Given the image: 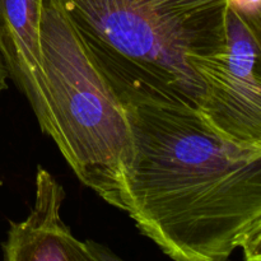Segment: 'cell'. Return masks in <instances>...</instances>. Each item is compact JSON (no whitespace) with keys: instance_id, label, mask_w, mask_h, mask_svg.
Returning a JSON list of instances; mask_svg holds the SVG:
<instances>
[{"instance_id":"6da1fadb","label":"cell","mask_w":261,"mask_h":261,"mask_svg":"<svg viewBox=\"0 0 261 261\" xmlns=\"http://www.w3.org/2000/svg\"><path fill=\"white\" fill-rule=\"evenodd\" d=\"M125 107L134 143L125 212L171 259H228L261 217V153L224 140L190 107Z\"/></svg>"},{"instance_id":"7a4b0ae2","label":"cell","mask_w":261,"mask_h":261,"mask_svg":"<svg viewBox=\"0 0 261 261\" xmlns=\"http://www.w3.org/2000/svg\"><path fill=\"white\" fill-rule=\"evenodd\" d=\"M125 106L198 110L195 65L226 38L227 0H53Z\"/></svg>"},{"instance_id":"3957f363","label":"cell","mask_w":261,"mask_h":261,"mask_svg":"<svg viewBox=\"0 0 261 261\" xmlns=\"http://www.w3.org/2000/svg\"><path fill=\"white\" fill-rule=\"evenodd\" d=\"M41 53L48 92L46 135L84 185L125 212L134 158L126 107L53 0H42Z\"/></svg>"},{"instance_id":"277c9868","label":"cell","mask_w":261,"mask_h":261,"mask_svg":"<svg viewBox=\"0 0 261 261\" xmlns=\"http://www.w3.org/2000/svg\"><path fill=\"white\" fill-rule=\"evenodd\" d=\"M195 68L204 121L236 147L261 153V28L228 7L223 45Z\"/></svg>"},{"instance_id":"5b68a950","label":"cell","mask_w":261,"mask_h":261,"mask_svg":"<svg viewBox=\"0 0 261 261\" xmlns=\"http://www.w3.org/2000/svg\"><path fill=\"white\" fill-rule=\"evenodd\" d=\"M65 193L50 172L36 173V201L23 222L10 221L3 247L5 261H109L119 260L109 249L93 241H79L61 221Z\"/></svg>"},{"instance_id":"8992f818","label":"cell","mask_w":261,"mask_h":261,"mask_svg":"<svg viewBox=\"0 0 261 261\" xmlns=\"http://www.w3.org/2000/svg\"><path fill=\"white\" fill-rule=\"evenodd\" d=\"M42 0H0V56L41 130L48 129V92L41 53Z\"/></svg>"},{"instance_id":"52a82bcc","label":"cell","mask_w":261,"mask_h":261,"mask_svg":"<svg viewBox=\"0 0 261 261\" xmlns=\"http://www.w3.org/2000/svg\"><path fill=\"white\" fill-rule=\"evenodd\" d=\"M240 249L244 251L245 259L261 261V217L254 222L242 239Z\"/></svg>"},{"instance_id":"ba28073f","label":"cell","mask_w":261,"mask_h":261,"mask_svg":"<svg viewBox=\"0 0 261 261\" xmlns=\"http://www.w3.org/2000/svg\"><path fill=\"white\" fill-rule=\"evenodd\" d=\"M228 7L247 15L261 28V0H227Z\"/></svg>"},{"instance_id":"9c48e42d","label":"cell","mask_w":261,"mask_h":261,"mask_svg":"<svg viewBox=\"0 0 261 261\" xmlns=\"http://www.w3.org/2000/svg\"><path fill=\"white\" fill-rule=\"evenodd\" d=\"M8 78H9V75H8V70L7 68H5L2 56H0V96H2L3 92L8 89V83H7Z\"/></svg>"}]
</instances>
